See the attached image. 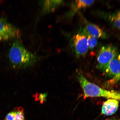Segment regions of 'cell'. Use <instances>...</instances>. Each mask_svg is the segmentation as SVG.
Returning a JSON list of instances; mask_svg holds the SVG:
<instances>
[{
	"mask_svg": "<svg viewBox=\"0 0 120 120\" xmlns=\"http://www.w3.org/2000/svg\"><path fill=\"white\" fill-rule=\"evenodd\" d=\"M111 20L114 26L120 30V11L112 16Z\"/></svg>",
	"mask_w": 120,
	"mask_h": 120,
	"instance_id": "8fae6325",
	"label": "cell"
},
{
	"mask_svg": "<svg viewBox=\"0 0 120 120\" xmlns=\"http://www.w3.org/2000/svg\"><path fill=\"white\" fill-rule=\"evenodd\" d=\"M73 43L75 52L78 56H85L88 49L87 38L85 36L78 34L73 38Z\"/></svg>",
	"mask_w": 120,
	"mask_h": 120,
	"instance_id": "5b68a950",
	"label": "cell"
},
{
	"mask_svg": "<svg viewBox=\"0 0 120 120\" xmlns=\"http://www.w3.org/2000/svg\"><path fill=\"white\" fill-rule=\"evenodd\" d=\"M118 60H119L120 62V54L119 55V56H118Z\"/></svg>",
	"mask_w": 120,
	"mask_h": 120,
	"instance_id": "2e32d148",
	"label": "cell"
},
{
	"mask_svg": "<svg viewBox=\"0 0 120 120\" xmlns=\"http://www.w3.org/2000/svg\"><path fill=\"white\" fill-rule=\"evenodd\" d=\"M119 101L114 99H109L103 103L101 113L107 116L113 115L116 112L119 106Z\"/></svg>",
	"mask_w": 120,
	"mask_h": 120,
	"instance_id": "52a82bcc",
	"label": "cell"
},
{
	"mask_svg": "<svg viewBox=\"0 0 120 120\" xmlns=\"http://www.w3.org/2000/svg\"><path fill=\"white\" fill-rule=\"evenodd\" d=\"M105 72L114 81L120 80V62L118 58L112 59L106 67Z\"/></svg>",
	"mask_w": 120,
	"mask_h": 120,
	"instance_id": "8992f818",
	"label": "cell"
},
{
	"mask_svg": "<svg viewBox=\"0 0 120 120\" xmlns=\"http://www.w3.org/2000/svg\"><path fill=\"white\" fill-rule=\"evenodd\" d=\"M15 112H12L8 114L5 118L7 120H15Z\"/></svg>",
	"mask_w": 120,
	"mask_h": 120,
	"instance_id": "5bb4252c",
	"label": "cell"
},
{
	"mask_svg": "<svg viewBox=\"0 0 120 120\" xmlns=\"http://www.w3.org/2000/svg\"><path fill=\"white\" fill-rule=\"evenodd\" d=\"M88 47L90 49H94L97 45L98 41L97 38L89 35L87 38Z\"/></svg>",
	"mask_w": 120,
	"mask_h": 120,
	"instance_id": "7c38bea8",
	"label": "cell"
},
{
	"mask_svg": "<svg viewBox=\"0 0 120 120\" xmlns=\"http://www.w3.org/2000/svg\"><path fill=\"white\" fill-rule=\"evenodd\" d=\"M8 56L10 62L15 68L30 67L37 60L36 56L25 49L19 40H16L12 45Z\"/></svg>",
	"mask_w": 120,
	"mask_h": 120,
	"instance_id": "6da1fadb",
	"label": "cell"
},
{
	"mask_svg": "<svg viewBox=\"0 0 120 120\" xmlns=\"http://www.w3.org/2000/svg\"><path fill=\"white\" fill-rule=\"evenodd\" d=\"M6 120V119H5V120Z\"/></svg>",
	"mask_w": 120,
	"mask_h": 120,
	"instance_id": "d6986e66",
	"label": "cell"
},
{
	"mask_svg": "<svg viewBox=\"0 0 120 120\" xmlns=\"http://www.w3.org/2000/svg\"><path fill=\"white\" fill-rule=\"evenodd\" d=\"M86 29L89 35L96 38H105L107 37V35L104 31L94 24L91 23L87 24Z\"/></svg>",
	"mask_w": 120,
	"mask_h": 120,
	"instance_id": "ba28073f",
	"label": "cell"
},
{
	"mask_svg": "<svg viewBox=\"0 0 120 120\" xmlns=\"http://www.w3.org/2000/svg\"><path fill=\"white\" fill-rule=\"evenodd\" d=\"M20 30L6 19L0 18V40H7L20 37Z\"/></svg>",
	"mask_w": 120,
	"mask_h": 120,
	"instance_id": "277c9868",
	"label": "cell"
},
{
	"mask_svg": "<svg viewBox=\"0 0 120 120\" xmlns=\"http://www.w3.org/2000/svg\"><path fill=\"white\" fill-rule=\"evenodd\" d=\"M15 112V120H25L23 109L21 107L18 108Z\"/></svg>",
	"mask_w": 120,
	"mask_h": 120,
	"instance_id": "4fadbf2b",
	"label": "cell"
},
{
	"mask_svg": "<svg viewBox=\"0 0 120 120\" xmlns=\"http://www.w3.org/2000/svg\"><path fill=\"white\" fill-rule=\"evenodd\" d=\"M94 2V0H76L75 10L89 7L93 4Z\"/></svg>",
	"mask_w": 120,
	"mask_h": 120,
	"instance_id": "30bf717a",
	"label": "cell"
},
{
	"mask_svg": "<svg viewBox=\"0 0 120 120\" xmlns=\"http://www.w3.org/2000/svg\"><path fill=\"white\" fill-rule=\"evenodd\" d=\"M38 100H40L41 102H43L46 99L47 94H38Z\"/></svg>",
	"mask_w": 120,
	"mask_h": 120,
	"instance_id": "9a60e30c",
	"label": "cell"
},
{
	"mask_svg": "<svg viewBox=\"0 0 120 120\" xmlns=\"http://www.w3.org/2000/svg\"><path fill=\"white\" fill-rule=\"evenodd\" d=\"M61 0H47L42 2V11L44 13L53 11L62 3Z\"/></svg>",
	"mask_w": 120,
	"mask_h": 120,
	"instance_id": "9c48e42d",
	"label": "cell"
},
{
	"mask_svg": "<svg viewBox=\"0 0 120 120\" xmlns=\"http://www.w3.org/2000/svg\"><path fill=\"white\" fill-rule=\"evenodd\" d=\"M115 119H107L106 120H115Z\"/></svg>",
	"mask_w": 120,
	"mask_h": 120,
	"instance_id": "e0dca14e",
	"label": "cell"
},
{
	"mask_svg": "<svg viewBox=\"0 0 120 120\" xmlns=\"http://www.w3.org/2000/svg\"><path fill=\"white\" fill-rule=\"evenodd\" d=\"M115 120H120V119H118V120L115 119Z\"/></svg>",
	"mask_w": 120,
	"mask_h": 120,
	"instance_id": "ac0fdd59",
	"label": "cell"
},
{
	"mask_svg": "<svg viewBox=\"0 0 120 120\" xmlns=\"http://www.w3.org/2000/svg\"><path fill=\"white\" fill-rule=\"evenodd\" d=\"M78 77L81 86L83 90L85 98L102 97L109 99H114L120 101V92L103 89L89 81L80 72L79 73Z\"/></svg>",
	"mask_w": 120,
	"mask_h": 120,
	"instance_id": "7a4b0ae2",
	"label": "cell"
},
{
	"mask_svg": "<svg viewBox=\"0 0 120 120\" xmlns=\"http://www.w3.org/2000/svg\"><path fill=\"white\" fill-rule=\"evenodd\" d=\"M116 53V47L112 45H107L101 47L97 56L99 68L104 71L109 63L115 57Z\"/></svg>",
	"mask_w": 120,
	"mask_h": 120,
	"instance_id": "3957f363",
	"label": "cell"
}]
</instances>
